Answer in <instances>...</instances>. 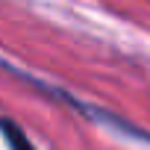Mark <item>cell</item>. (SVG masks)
Instances as JSON below:
<instances>
[{
	"label": "cell",
	"mask_w": 150,
	"mask_h": 150,
	"mask_svg": "<svg viewBox=\"0 0 150 150\" xmlns=\"http://www.w3.org/2000/svg\"><path fill=\"white\" fill-rule=\"evenodd\" d=\"M3 132H6V138H9V147H12V150H33V147H30V141H27V135H24L18 127L3 124Z\"/></svg>",
	"instance_id": "6da1fadb"
}]
</instances>
